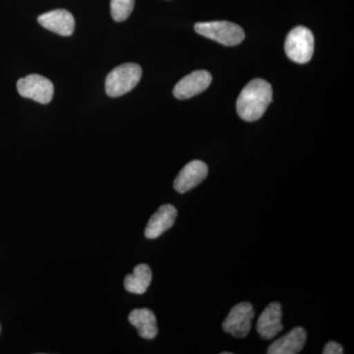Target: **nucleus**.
Returning <instances> with one entry per match:
<instances>
[{
    "mask_svg": "<svg viewBox=\"0 0 354 354\" xmlns=\"http://www.w3.org/2000/svg\"><path fill=\"white\" fill-rule=\"evenodd\" d=\"M39 25L60 36L68 37L75 29V20L69 11L64 9L50 11L39 16Z\"/></svg>",
    "mask_w": 354,
    "mask_h": 354,
    "instance_id": "obj_9",
    "label": "nucleus"
},
{
    "mask_svg": "<svg viewBox=\"0 0 354 354\" xmlns=\"http://www.w3.org/2000/svg\"><path fill=\"white\" fill-rule=\"evenodd\" d=\"M255 316L253 306L249 302H241L230 310L223 323V330L235 337H245L252 327Z\"/></svg>",
    "mask_w": 354,
    "mask_h": 354,
    "instance_id": "obj_5",
    "label": "nucleus"
},
{
    "mask_svg": "<svg viewBox=\"0 0 354 354\" xmlns=\"http://www.w3.org/2000/svg\"><path fill=\"white\" fill-rule=\"evenodd\" d=\"M211 73L206 70H198L184 77L174 88V95L178 100H187L201 94L211 85Z\"/></svg>",
    "mask_w": 354,
    "mask_h": 354,
    "instance_id": "obj_7",
    "label": "nucleus"
},
{
    "mask_svg": "<svg viewBox=\"0 0 354 354\" xmlns=\"http://www.w3.org/2000/svg\"><path fill=\"white\" fill-rule=\"evenodd\" d=\"M142 68L136 64H121L106 77V92L109 97H118L127 94L138 85Z\"/></svg>",
    "mask_w": 354,
    "mask_h": 354,
    "instance_id": "obj_3",
    "label": "nucleus"
},
{
    "mask_svg": "<svg viewBox=\"0 0 354 354\" xmlns=\"http://www.w3.org/2000/svg\"><path fill=\"white\" fill-rule=\"evenodd\" d=\"M17 90L23 97L34 100L35 102L43 104L50 102L55 93L53 84L46 77L38 74H32L19 79Z\"/></svg>",
    "mask_w": 354,
    "mask_h": 354,
    "instance_id": "obj_6",
    "label": "nucleus"
},
{
    "mask_svg": "<svg viewBox=\"0 0 354 354\" xmlns=\"http://www.w3.org/2000/svg\"><path fill=\"white\" fill-rule=\"evenodd\" d=\"M232 353H221V354H232Z\"/></svg>",
    "mask_w": 354,
    "mask_h": 354,
    "instance_id": "obj_17",
    "label": "nucleus"
},
{
    "mask_svg": "<svg viewBox=\"0 0 354 354\" xmlns=\"http://www.w3.org/2000/svg\"><path fill=\"white\" fill-rule=\"evenodd\" d=\"M152 270L148 265L136 266L133 274L125 277V290L133 295H144L152 283Z\"/></svg>",
    "mask_w": 354,
    "mask_h": 354,
    "instance_id": "obj_14",
    "label": "nucleus"
},
{
    "mask_svg": "<svg viewBox=\"0 0 354 354\" xmlns=\"http://www.w3.org/2000/svg\"><path fill=\"white\" fill-rule=\"evenodd\" d=\"M177 209L171 204L162 205L149 221L145 230V236L149 239H156L176 223Z\"/></svg>",
    "mask_w": 354,
    "mask_h": 354,
    "instance_id": "obj_11",
    "label": "nucleus"
},
{
    "mask_svg": "<svg viewBox=\"0 0 354 354\" xmlns=\"http://www.w3.org/2000/svg\"><path fill=\"white\" fill-rule=\"evenodd\" d=\"M314 44L313 32L308 28L298 26L291 30L286 37V55L297 64H307L313 57Z\"/></svg>",
    "mask_w": 354,
    "mask_h": 354,
    "instance_id": "obj_4",
    "label": "nucleus"
},
{
    "mask_svg": "<svg viewBox=\"0 0 354 354\" xmlns=\"http://www.w3.org/2000/svg\"><path fill=\"white\" fill-rule=\"evenodd\" d=\"M135 0H111V13L116 22H123L131 15Z\"/></svg>",
    "mask_w": 354,
    "mask_h": 354,
    "instance_id": "obj_15",
    "label": "nucleus"
},
{
    "mask_svg": "<svg viewBox=\"0 0 354 354\" xmlns=\"http://www.w3.org/2000/svg\"><path fill=\"white\" fill-rule=\"evenodd\" d=\"M306 330L301 327H297L290 333L277 339L269 346V354H297L304 348L306 342Z\"/></svg>",
    "mask_w": 354,
    "mask_h": 354,
    "instance_id": "obj_12",
    "label": "nucleus"
},
{
    "mask_svg": "<svg viewBox=\"0 0 354 354\" xmlns=\"http://www.w3.org/2000/svg\"><path fill=\"white\" fill-rule=\"evenodd\" d=\"M194 29L201 36L227 46H237L245 38V32L241 26L227 21L196 23Z\"/></svg>",
    "mask_w": 354,
    "mask_h": 354,
    "instance_id": "obj_2",
    "label": "nucleus"
},
{
    "mask_svg": "<svg viewBox=\"0 0 354 354\" xmlns=\"http://www.w3.org/2000/svg\"><path fill=\"white\" fill-rule=\"evenodd\" d=\"M130 324L134 326L138 333L140 337L145 339H153L158 335L157 319L155 314L151 310L135 309L128 317Z\"/></svg>",
    "mask_w": 354,
    "mask_h": 354,
    "instance_id": "obj_13",
    "label": "nucleus"
},
{
    "mask_svg": "<svg viewBox=\"0 0 354 354\" xmlns=\"http://www.w3.org/2000/svg\"><path fill=\"white\" fill-rule=\"evenodd\" d=\"M281 317V306L279 302H272L266 307L257 322V332L262 339H272L283 330Z\"/></svg>",
    "mask_w": 354,
    "mask_h": 354,
    "instance_id": "obj_10",
    "label": "nucleus"
},
{
    "mask_svg": "<svg viewBox=\"0 0 354 354\" xmlns=\"http://www.w3.org/2000/svg\"><path fill=\"white\" fill-rule=\"evenodd\" d=\"M272 102L271 84L263 79L250 81L239 94L236 111L242 120L252 122L260 120Z\"/></svg>",
    "mask_w": 354,
    "mask_h": 354,
    "instance_id": "obj_1",
    "label": "nucleus"
},
{
    "mask_svg": "<svg viewBox=\"0 0 354 354\" xmlns=\"http://www.w3.org/2000/svg\"><path fill=\"white\" fill-rule=\"evenodd\" d=\"M208 165L202 160H192L177 174L174 187L178 193L188 192L203 183L208 176Z\"/></svg>",
    "mask_w": 354,
    "mask_h": 354,
    "instance_id": "obj_8",
    "label": "nucleus"
},
{
    "mask_svg": "<svg viewBox=\"0 0 354 354\" xmlns=\"http://www.w3.org/2000/svg\"><path fill=\"white\" fill-rule=\"evenodd\" d=\"M324 354H342L344 353V348L341 344L335 342H329L326 344L323 351Z\"/></svg>",
    "mask_w": 354,
    "mask_h": 354,
    "instance_id": "obj_16",
    "label": "nucleus"
}]
</instances>
